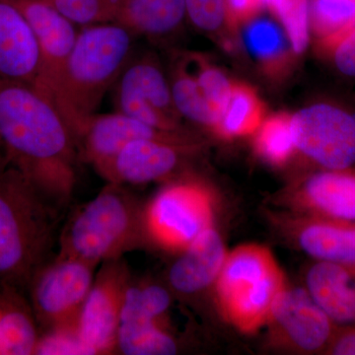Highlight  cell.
<instances>
[{"mask_svg":"<svg viewBox=\"0 0 355 355\" xmlns=\"http://www.w3.org/2000/svg\"><path fill=\"white\" fill-rule=\"evenodd\" d=\"M0 147L46 200L69 197L78 139L48 93L30 84L0 83Z\"/></svg>","mask_w":355,"mask_h":355,"instance_id":"1","label":"cell"},{"mask_svg":"<svg viewBox=\"0 0 355 355\" xmlns=\"http://www.w3.org/2000/svg\"><path fill=\"white\" fill-rule=\"evenodd\" d=\"M50 202L0 148V288L22 291L53 241Z\"/></svg>","mask_w":355,"mask_h":355,"instance_id":"2","label":"cell"},{"mask_svg":"<svg viewBox=\"0 0 355 355\" xmlns=\"http://www.w3.org/2000/svg\"><path fill=\"white\" fill-rule=\"evenodd\" d=\"M137 37L116 22L79 30L55 101L77 139L132 58Z\"/></svg>","mask_w":355,"mask_h":355,"instance_id":"3","label":"cell"},{"mask_svg":"<svg viewBox=\"0 0 355 355\" xmlns=\"http://www.w3.org/2000/svg\"><path fill=\"white\" fill-rule=\"evenodd\" d=\"M214 284L222 317L241 333L254 334L268 324L287 282L272 252L249 243L227 253Z\"/></svg>","mask_w":355,"mask_h":355,"instance_id":"4","label":"cell"},{"mask_svg":"<svg viewBox=\"0 0 355 355\" xmlns=\"http://www.w3.org/2000/svg\"><path fill=\"white\" fill-rule=\"evenodd\" d=\"M141 237L142 209L121 184L111 183L69 222L60 256L97 266L120 258Z\"/></svg>","mask_w":355,"mask_h":355,"instance_id":"5","label":"cell"},{"mask_svg":"<svg viewBox=\"0 0 355 355\" xmlns=\"http://www.w3.org/2000/svg\"><path fill=\"white\" fill-rule=\"evenodd\" d=\"M214 197L197 182L162 189L142 210L144 236L167 251L182 252L214 226Z\"/></svg>","mask_w":355,"mask_h":355,"instance_id":"6","label":"cell"},{"mask_svg":"<svg viewBox=\"0 0 355 355\" xmlns=\"http://www.w3.org/2000/svg\"><path fill=\"white\" fill-rule=\"evenodd\" d=\"M114 109L164 132L186 133L171 86L153 53H132L113 88Z\"/></svg>","mask_w":355,"mask_h":355,"instance_id":"7","label":"cell"},{"mask_svg":"<svg viewBox=\"0 0 355 355\" xmlns=\"http://www.w3.org/2000/svg\"><path fill=\"white\" fill-rule=\"evenodd\" d=\"M95 266L62 256L50 265L40 266L27 288L33 312L44 331L76 324L94 282Z\"/></svg>","mask_w":355,"mask_h":355,"instance_id":"8","label":"cell"},{"mask_svg":"<svg viewBox=\"0 0 355 355\" xmlns=\"http://www.w3.org/2000/svg\"><path fill=\"white\" fill-rule=\"evenodd\" d=\"M296 149L320 169L355 167V116L340 105L318 103L291 116Z\"/></svg>","mask_w":355,"mask_h":355,"instance_id":"9","label":"cell"},{"mask_svg":"<svg viewBox=\"0 0 355 355\" xmlns=\"http://www.w3.org/2000/svg\"><path fill=\"white\" fill-rule=\"evenodd\" d=\"M270 342L306 354H326L338 324L305 287H288L275 301L270 320Z\"/></svg>","mask_w":355,"mask_h":355,"instance_id":"10","label":"cell"},{"mask_svg":"<svg viewBox=\"0 0 355 355\" xmlns=\"http://www.w3.org/2000/svg\"><path fill=\"white\" fill-rule=\"evenodd\" d=\"M169 292L157 284H130L121 307L116 349L127 355H170L177 343L158 321L169 309Z\"/></svg>","mask_w":355,"mask_h":355,"instance_id":"11","label":"cell"},{"mask_svg":"<svg viewBox=\"0 0 355 355\" xmlns=\"http://www.w3.org/2000/svg\"><path fill=\"white\" fill-rule=\"evenodd\" d=\"M130 284L127 266L120 258L103 263L76 322L78 335L90 354H109L116 349L121 307Z\"/></svg>","mask_w":355,"mask_h":355,"instance_id":"12","label":"cell"},{"mask_svg":"<svg viewBox=\"0 0 355 355\" xmlns=\"http://www.w3.org/2000/svg\"><path fill=\"white\" fill-rule=\"evenodd\" d=\"M14 6L34 32L41 55L43 89L55 103L80 28L58 10L51 0H27Z\"/></svg>","mask_w":355,"mask_h":355,"instance_id":"13","label":"cell"},{"mask_svg":"<svg viewBox=\"0 0 355 355\" xmlns=\"http://www.w3.org/2000/svg\"><path fill=\"white\" fill-rule=\"evenodd\" d=\"M277 202L292 214L355 221V167L318 170L282 193Z\"/></svg>","mask_w":355,"mask_h":355,"instance_id":"14","label":"cell"},{"mask_svg":"<svg viewBox=\"0 0 355 355\" xmlns=\"http://www.w3.org/2000/svg\"><path fill=\"white\" fill-rule=\"evenodd\" d=\"M139 139H162L191 142L186 133L164 132L119 112L95 114L78 135L80 156L92 163L100 173L121 149Z\"/></svg>","mask_w":355,"mask_h":355,"instance_id":"15","label":"cell"},{"mask_svg":"<svg viewBox=\"0 0 355 355\" xmlns=\"http://www.w3.org/2000/svg\"><path fill=\"white\" fill-rule=\"evenodd\" d=\"M0 83L30 84L44 91L34 32L19 9L4 1H0Z\"/></svg>","mask_w":355,"mask_h":355,"instance_id":"16","label":"cell"},{"mask_svg":"<svg viewBox=\"0 0 355 355\" xmlns=\"http://www.w3.org/2000/svg\"><path fill=\"white\" fill-rule=\"evenodd\" d=\"M191 142L139 139L123 147L101 172L111 183L140 184L172 174Z\"/></svg>","mask_w":355,"mask_h":355,"instance_id":"17","label":"cell"},{"mask_svg":"<svg viewBox=\"0 0 355 355\" xmlns=\"http://www.w3.org/2000/svg\"><path fill=\"white\" fill-rule=\"evenodd\" d=\"M282 225L297 245L315 261L355 265V221L284 214Z\"/></svg>","mask_w":355,"mask_h":355,"instance_id":"18","label":"cell"},{"mask_svg":"<svg viewBox=\"0 0 355 355\" xmlns=\"http://www.w3.org/2000/svg\"><path fill=\"white\" fill-rule=\"evenodd\" d=\"M227 252L218 231L212 226L198 236L170 268V286L183 294L197 293L214 284Z\"/></svg>","mask_w":355,"mask_h":355,"instance_id":"19","label":"cell"},{"mask_svg":"<svg viewBox=\"0 0 355 355\" xmlns=\"http://www.w3.org/2000/svg\"><path fill=\"white\" fill-rule=\"evenodd\" d=\"M305 288L338 326L355 324V265L315 261Z\"/></svg>","mask_w":355,"mask_h":355,"instance_id":"20","label":"cell"},{"mask_svg":"<svg viewBox=\"0 0 355 355\" xmlns=\"http://www.w3.org/2000/svg\"><path fill=\"white\" fill-rule=\"evenodd\" d=\"M186 20V0H123L114 22L137 37L160 40L180 31Z\"/></svg>","mask_w":355,"mask_h":355,"instance_id":"21","label":"cell"},{"mask_svg":"<svg viewBox=\"0 0 355 355\" xmlns=\"http://www.w3.org/2000/svg\"><path fill=\"white\" fill-rule=\"evenodd\" d=\"M0 316V355L35 354L41 333L31 305L21 291L3 288Z\"/></svg>","mask_w":355,"mask_h":355,"instance_id":"22","label":"cell"},{"mask_svg":"<svg viewBox=\"0 0 355 355\" xmlns=\"http://www.w3.org/2000/svg\"><path fill=\"white\" fill-rule=\"evenodd\" d=\"M265 116V106L258 93L246 83H232L230 98L214 132L222 139L253 135Z\"/></svg>","mask_w":355,"mask_h":355,"instance_id":"23","label":"cell"},{"mask_svg":"<svg viewBox=\"0 0 355 355\" xmlns=\"http://www.w3.org/2000/svg\"><path fill=\"white\" fill-rule=\"evenodd\" d=\"M259 15L245 24V41L263 69L277 76L284 71L288 60L284 36L272 21Z\"/></svg>","mask_w":355,"mask_h":355,"instance_id":"24","label":"cell"},{"mask_svg":"<svg viewBox=\"0 0 355 355\" xmlns=\"http://www.w3.org/2000/svg\"><path fill=\"white\" fill-rule=\"evenodd\" d=\"M173 102L180 116L210 128L214 132L216 121L209 103L198 85L197 78L184 62L173 69L169 79Z\"/></svg>","mask_w":355,"mask_h":355,"instance_id":"25","label":"cell"},{"mask_svg":"<svg viewBox=\"0 0 355 355\" xmlns=\"http://www.w3.org/2000/svg\"><path fill=\"white\" fill-rule=\"evenodd\" d=\"M355 28V0H310V29L328 46Z\"/></svg>","mask_w":355,"mask_h":355,"instance_id":"26","label":"cell"},{"mask_svg":"<svg viewBox=\"0 0 355 355\" xmlns=\"http://www.w3.org/2000/svg\"><path fill=\"white\" fill-rule=\"evenodd\" d=\"M254 135V150L270 164L284 165L297 150L292 132L291 116L287 113L268 116Z\"/></svg>","mask_w":355,"mask_h":355,"instance_id":"27","label":"cell"},{"mask_svg":"<svg viewBox=\"0 0 355 355\" xmlns=\"http://www.w3.org/2000/svg\"><path fill=\"white\" fill-rule=\"evenodd\" d=\"M268 9L284 27L294 53H304L309 43L310 0H272Z\"/></svg>","mask_w":355,"mask_h":355,"instance_id":"28","label":"cell"},{"mask_svg":"<svg viewBox=\"0 0 355 355\" xmlns=\"http://www.w3.org/2000/svg\"><path fill=\"white\" fill-rule=\"evenodd\" d=\"M58 10L79 28L114 22L123 0H51Z\"/></svg>","mask_w":355,"mask_h":355,"instance_id":"29","label":"cell"},{"mask_svg":"<svg viewBox=\"0 0 355 355\" xmlns=\"http://www.w3.org/2000/svg\"><path fill=\"white\" fill-rule=\"evenodd\" d=\"M191 60L196 64L193 76L197 78L198 85L216 118V128L227 106L232 83L218 67L209 64L203 58L196 57L191 58Z\"/></svg>","mask_w":355,"mask_h":355,"instance_id":"30","label":"cell"},{"mask_svg":"<svg viewBox=\"0 0 355 355\" xmlns=\"http://www.w3.org/2000/svg\"><path fill=\"white\" fill-rule=\"evenodd\" d=\"M35 354L91 355L78 335L76 324L44 331L40 336Z\"/></svg>","mask_w":355,"mask_h":355,"instance_id":"31","label":"cell"},{"mask_svg":"<svg viewBox=\"0 0 355 355\" xmlns=\"http://www.w3.org/2000/svg\"><path fill=\"white\" fill-rule=\"evenodd\" d=\"M187 20L198 31L214 33L227 24L224 0H186Z\"/></svg>","mask_w":355,"mask_h":355,"instance_id":"32","label":"cell"},{"mask_svg":"<svg viewBox=\"0 0 355 355\" xmlns=\"http://www.w3.org/2000/svg\"><path fill=\"white\" fill-rule=\"evenodd\" d=\"M322 49L326 51L336 71L355 78V28Z\"/></svg>","mask_w":355,"mask_h":355,"instance_id":"33","label":"cell"},{"mask_svg":"<svg viewBox=\"0 0 355 355\" xmlns=\"http://www.w3.org/2000/svg\"><path fill=\"white\" fill-rule=\"evenodd\" d=\"M227 25L232 28L245 25L250 20L268 9L272 0H224Z\"/></svg>","mask_w":355,"mask_h":355,"instance_id":"34","label":"cell"},{"mask_svg":"<svg viewBox=\"0 0 355 355\" xmlns=\"http://www.w3.org/2000/svg\"><path fill=\"white\" fill-rule=\"evenodd\" d=\"M326 354L355 355V324L338 327Z\"/></svg>","mask_w":355,"mask_h":355,"instance_id":"35","label":"cell"},{"mask_svg":"<svg viewBox=\"0 0 355 355\" xmlns=\"http://www.w3.org/2000/svg\"><path fill=\"white\" fill-rule=\"evenodd\" d=\"M4 306V291L3 288H0V316H1L2 310Z\"/></svg>","mask_w":355,"mask_h":355,"instance_id":"36","label":"cell"},{"mask_svg":"<svg viewBox=\"0 0 355 355\" xmlns=\"http://www.w3.org/2000/svg\"><path fill=\"white\" fill-rule=\"evenodd\" d=\"M0 1L9 2V3L16 4L18 2L27 1V0H0Z\"/></svg>","mask_w":355,"mask_h":355,"instance_id":"37","label":"cell"}]
</instances>
